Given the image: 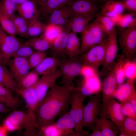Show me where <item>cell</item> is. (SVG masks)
<instances>
[{
  "label": "cell",
  "instance_id": "43",
  "mask_svg": "<svg viewBox=\"0 0 136 136\" xmlns=\"http://www.w3.org/2000/svg\"><path fill=\"white\" fill-rule=\"evenodd\" d=\"M34 51L27 41L21 43L13 57H18L27 59Z\"/></svg>",
  "mask_w": 136,
  "mask_h": 136
},
{
  "label": "cell",
  "instance_id": "47",
  "mask_svg": "<svg viewBox=\"0 0 136 136\" xmlns=\"http://www.w3.org/2000/svg\"><path fill=\"white\" fill-rule=\"evenodd\" d=\"M123 5L125 9L132 11H136V0H120Z\"/></svg>",
  "mask_w": 136,
  "mask_h": 136
},
{
  "label": "cell",
  "instance_id": "15",
  "mask_svg": "<svg viewBox=\"0 0 136 136\" xmlns=\"http://www.w3.org/2000/svg\"><path fill=\"white\" fill-rule=\"evenodd\" d=\"M73 16L70 5H66L52 12L49 15L47 24L60 26L64 30L67 27L70 19Z\"/></svg>",
  "mask_w": 136,
  "mask_h": 136
},
{
  "label": "cell",
  "instance_id": "40",
  "mask_svg": "<svg viewBox=\"0 0 136 136\" xmlns=\"http://www.w3.org/2000/svg\"><path fill=\"white\" fill-rule=\"evenodd\" d=\"M125 59L124 56L122 54L115 64V75L118 87L124 83L125 76L123 65Z\"/></svg>",
  "mask_w": 136,
  "mask_h": 136
},
{
  "label": "cell",
  "instance_id": "45",
  "mask_svg": "<svg viewBox=\"0 0 136 136\" xmlns=\"http://www.w3.org/2000/svg\"><path fill=\"white\" fill-rule=\"evenodd\" d=\"M20 103L19 100H12L0 94V104L13 111L16 110Z\"/></svg>",
  "mask_w": 136,
  "mask_h": 136
},
{
  "label": "cell",
  "instance_id": "3",
  "mask_svg": "<svg viewBox=\"0 0 136 136\" xmlns=\"http://www.w3.org/2000/svg\"><path fill=\"white\" fill-rule=\"evenodd\" d=\"M81 33L82 43L79 55L101 43L107 38V35L96 20L89 23Z\"/></svg>",
  "mask_w": 136,
  "mask_h": 136
},
{
  "label": "cell",
  "instance_id": "31",
  "mask_svg": "<svg viewBox=\"0 0 136 136\" xmlns=\"http://www.w3.org/2000/svg\"><path fill=\"white\" fill-rule=\"evenodd\" d=\"M116 25L121 29H125L136 26L135 13L122 14L113 18Z\"/></svg>",
  "mask_w": 136,
  "mask_h": 136
},
{
  "label": "cell",
  "instance_id": "59",
  "mask_svg": "<svg viewBox=\"0 0 136 136\" xmlns=\"http://www.w3.org/2000/svg\"><path fill=\"white\" fill-rule=\"evenodd\" d=\"M101 0V1L102 2L105 3L106 2L109 1H119L120 0Z\"/></svg>",
  "mask_w": 136,
  "mask_h": 136
},
{
  "label": "cell",
  "instance_id": "30",
  "mask_svg": "<svg viewBox=\"0 0 136 136\" xmlns=\"http://www.w3.org/2000/svg\"><path fill=\"white\" fill-rule=\"evenodd\" d=\"M47 24L45 29L40 37L52 44L64 30V28L58 25L51 24Z\"/></svg>",
  "mask_w": 136,
  "mask_h": 136
},
{
  "label": "cell",
  "instance_id": "57",
  "mask_svg": "<svg viewBox=\"0 0 136 136\" xmlns=\"http://www.w3.org/2000/svg\"><path fill=\"white\" fill-rule=\"evenodd\" d=\"M16 4L22 3L28 0H12Z\"/></svg>",
  "mask_w": 136,
  "mask_h": 136
},
{
  "label": "cell",
  "instance_id": "10",
  "mask_svg": "<svg viewBox=\"0 0 136 136\" xmlns=\"http://www.w3.org/2000/svg\"><path fill=\"white\" fill-rule=\"evenodd\" d=\"M21 43L16 37L7 33L0 25V52L6 65Z\"/></svg>",
  "mask_w": 136,
  "mask_h": 136
},
{
  "label": "cell",
  "instance_id": "36",
  "mask_svg": "<svg viewBox=\"0 0 136 136\" xmlns=\"http://www.w3.org/2000/svg\"><path fill=\"white\" fill-rule=\"evenodd\" d=\"M95 16V20L99 23L107 35L115 28V23L113 18L100 14H96Z\"/></svg>",
  "mask_w": 136,
  "mask_h": 136
},
{
  "label": "cell",
  "instance_id": "12",
  "mask_svg": "<svg viewBox=\"0 0 136 136\" xmlns=\"http://www.w3.org/2000/svg\"><path fill=\"white\" fill-rule=\"evenodd\" d=\"M61 76V73L58 69L54 72L42 75L40 78L35 86L39 104L44 98L48 90L55 84L57 80Z\"/></svg>",
  "mask_w": 136,
  "mask_h": 136
},
{
  "label": "cell",
  "instance_id": "50",
  "mask_svg": "<svg viewBox=\"0 0 136 136\" xmlns=\"http://www.w3.org/2000/svg\"><path fill=\"white\" fill-rule=\"evenodd\" d=\"M15 26V28L22 26L28 23V21L19 15H15L11 19Z\"/></svg>",
  "mask_w": 136,
  "mask_h": 136
},
{
  "label": "cell",
  "instance_id": "24",
  "mask_svg": "<svg viewBox=\"0 0 136 136\" xmlns=\"http://www.w3.org/2000/svg\"><path fill=\"white\" fill-rule=\"evenodd\" d=\"M125 9L123 4L118 1H110L106 2L100 14L114 18L123 14Z\"/></svg>",
  "mask_w": 136,
  "mask_h": 136
},
{
  "label": "cell",
  "instance_id": "46",
  "mask_svg": "<svg viewBox=\"0 0 136 136\" xmlns=\"http://www.w3.org/2000/svg\"><path fill=\"white\" fill-rule=\"evenodd\" d=\"M96 74H98V73L96 72L93 68L90 66L84 64L81 74L84 78H89Z\"/></svg>",
  "mask_w": 136,
  "mask_h": 136
},
{
  "label": "cell",
  "instance_id": "28",
  "mask_svg": "<svg viewBox=\"0 0 136 136\" xmlns=\"http://www.w3.org/2000/svg\"><path fill=\"white\" fill-rule=\"evenodd\" d=\"M80 43L76 33L72 31L68 34L65 52L68 58L78 57L79 55Z\"/></svg>",
  "mask_w": 136,
  "mask_h": 136
},
{
  "label": "cell",
  "instance_id": "33",
  "mask_svg": "<svg viewBox=\"0 0 136 136\" xmlns=\"http://www.w3.org/2000/svg\"><path fill=\"white\" fill-rule=\"evenodd\" d=\"M39 76L33 69L29 71L18 84L17 88L25 89L34 86L40 79Z\"/></svg>",
  "mask_w": 136,
  "mask_h": 136
},
{
  "label": "cell",
  "instance_id": "21",
  "mask_svg": "<svg viewBox=\"0 0 136 136\" xmlns=\"http://www.w3.org/2000/svg\"><path fill=\"white\" fill-rule=\"evenodd\" d=\"M15 92L24 99L29 111L34 112L39 104L35 86L25 89L17 88Z\"/></svg>",
  "mask_w": 136,
  "mask_h": 136
},
{
  "label": "cell",
  "instance_id": "44",
  "mask_svg": "<svg viewBox=\"0 0 136 136\" xmlns=\"http://www.w3.org/2000/svg\"><path fill=\"white\" fill-rule=\"evenodd\" d=\"M120 109L124 117H128L136 120V112L128 101L120 102Z\"/></svg>",
  "mask_w": 136,
  "mask_h": 136
},
{
  "label": "cell",
  "instance_id": "2",
  "mask_svg": "<svg viewBox=\"0 0 136 136\" xmlns=\"http://www.w3.org/2000/svg\"><path fill=\"white\" fill-rule=\"evenodd\" d=\"M86 97L74 87L71 95L70 100L71 108L69 113L75 123V132L71 136H88L89 133L83 128L82 122L84 107L83 103Z\"/></svg>",
  "mask_w": 136,
  "mask_h": 136
},
{
  "label": "cell",
  "instance_id": "41",
  "mask_svg": "<svg viewBox=\"0 0 136 136\" xmlns=\"http://www.w3.org/2000/svg\"><path fill=\"white\" fill-rule=\"evenodd\" d=\"M0 9L7 16L12 19L17 11L16 4L12 0H2L0 2Z\"/></svg>",
  "mask_w": 136,
  "mask_h": 136
},
{
  "label": "cell",
  "instance_id": "58",
  "mask_svg": "<svg viewBox=\"0 0 136 136\" xmlns=\"http://www.w3.org/2000/svg\"><path fill=\"white\" fill-rule=\"evenodd\" d=\"M0 64L6 65L5 63L4 59L0 52Z\"/></svg>",
  "mask_w": 136,
  "mask_h": 136
},
{
  "label": "cell",
  "instance_id": "38",
  "mask_svg": "<svg viewBox=\"0 0 136 136\" xmlns=\"http://www.w3.org/2000/svg\"><path fill=\"white\" fill-rule=\"evenodd\" d=\"M0 25L2 29L9 34L16 37L15 26L12 19L4 14L0 9Z\"/></svg>",
  "mask_w": 136,
  "mask_h": 136
},
{
  "label": "cell",
  "instance_id": "26",
  "mask_svg": "<svg viewBox=\"0 0 136 136\" xmlns=\"http://www.w3.org/2000/svg\"><path fill=\"white\" fill-rule=\"evenodd\" d=\"M97 119L100 124L102 136H116L120 134L119 127L103 115L100 114Z\"/></svg>",
  "mask_w": 136,
  "mask_h": 136
},
{
  "label": "cell",
  "instance_id": "7",
  "mask_svg": "<svg viewBox=\"0 0 136 136\" xmlns=\"http://www.w3.org/2000/svg\"><path fill=\"white\" fill-rule=\"evenodd\" d=\"M107 43V37L102 43L81 54L80 58L84 64L91 67L98 74V69L104 62Z\"/></svg>",
  "mask_w": 136,
  "mask_h": 136
},
{
  "label": "cell",
  "instance_id": "5",
  "mask_svg": "<svg viewBox=\"0 0 136 136\" xmlns=\"http://www.w3.org/2000/svg\"><path fill=\"white\" fill-rule=\"evenodd\" d=\"M84 64L78 57L65 58L60 60L58 69L62 77L61 83L63 85H73L74 80L80 75Z\"/></svg>",
  "mask_w": 136,
  "mask_h": 136
},
{
  "label": "cell",
  "instance_id": "54",
  "mask_svg": "<svg viewBox=\"0 0 136 136\" xmlns=\"http://www.w3.org/2000/svg\"><path fill=\"white\" fill-rule=\"evenodd\" d=\"M10 110L4 105L0 104V114L8 112Z\"/></svg>",
  "mask_w": 136,
  "mask_h": 136
},
{
  "label": "cell",
  "instance_id": "27",
  "mask_svg": "<svg viewBox=\"0 0 136 136\" xmlns=\"http://www.w3.org/2000/svg\"><path fill=\"white\" fill-rule=\"evenodd\" d=\"M38 134L43 136H71L75 132L74 130H64L58 128L55 122L48 125L39 127Z\"/></svg>",
  "mask_w": 136,
  "mask_h": 136
},
{
  "label": "cell",
  "instance_id": "39",
  "mask_svg": "<svg viewBox=\"0 0 136 136\" xmlns=\"http://www.w3.org/2000/svg\"><path fill=\"white\" fill-rule=\"evenodd\" d=\"M123 69L125 77L128 79L135 80L136 78V61L135 60L125 59Z\"/></svg>",
  "mask_w": 136,
  "mask_h": 136
},
{
  "label": "cell",
  "instance_id": "48",
  "mask_svg": "<svg viewBox=\"0 0 136 136\" xmlns=\"http://www.w3.org/2000/svg\"><path fill=\"white\" fill-rule=\"evenodd\" d=\"M12 93L3 85L0 84V94L11 99L19 100L18 98L13 96Z\"/></svg>",
  "mask_w": 136,
  "mask_h": 136
},
{
  "label": "cell",
  "instance_id": "25",
  "mask_svg": "<svg viewBox=\"0 0 136 136\" xmlns=\"http://www.w3.org/2000/svg\"><path fill=\"white\" fill-rule=\"evenodd\" d=\"M75 0H48L40 7L39 11L43 16L49 15L55 10L70 5Z\"/></svg>",
  "mask_w": 136,
  "mask_h": 136
},
{
  "label": "cell",
  "instance_id": "11",
  "mask_svg": "<svg viewBox=\"0 0 136 136\" xmlns=\"http://www.w3.org/2000/svg\"><path fill=\"white\" fill-rule=\"evenodd\" d=\"M114 98H111L105 103H101L100 114L113 121L119 128L125 117L121 112L120 103Z\"/></svg>",
  "mask_w": 136,
  "mask_h": 136
},
{
  "label": "cell",
  "instance_id": "6",
  "mask_svg": "<svg viewBox=\"0 0 136 136\" xmlns=\"http://www.w3.org/2000/svg\"><path fill=\"white\" fill-rule=\"evenodd\" d=\"M102 95L99 93L88 96L84 107L82 124L83 127L91 129L100 114Z\"/></svg>",
  "mask_w": 136,
  "mask_h": 136
},
{
  "label": "cell",
  "instance_id": "20",
  "mask_svg": "<svg viewBox=\"0 0 136 136\" xmlns=\"http://www.w3.org/2000/svg\"><path fill=\"white\" fill-rule=\"evenodd\" d=\"M95 15H74L70 19L66 28L65 30L76 33H81Z\"/></svg>",
  "mask_w": 136,
  "mask_h": 136
},
{
  "label": "cell",
  "instance_id": "60",
  "mask_svg": "<svg viewBox=\"0 0 136 136\" xmlns=\"http://www.w3.org/2000/svg\"><path fill=\"white\" fill-rule=\"evenodd\" d=\"M87 1H88L96 3L95 2V0H85Z\"/></svg>",
  "mask_w": 136,
  "mask_h": 136
},
{
  "label": "cell",
  "instance_id": "18",
  "mask_svg": "<svg viewBox=\"0 0 136 136\" xmlns=\"http://www.w3.org/2000/svg\"><path fill=\"white\" fill-rule=\"evenodd\" d=\"M16 6L19 15L28 22L33 19H38L39 12L37 6L32 0H28L16 4Z\"/></svg>",
  "mask_w": 136,
  "mask_h": 136
},
{
  "label": "cell",
  "instance_id": "32",
  "mask_svg": "<svg viewBox=\"0 0 136 136\" xmlns=\"http://www.w3.org/2000/svg\"><path fill=\"white\" fill-rule=\"evenodd\" d=\"M119 128V136H136V120L129 117H125Z\"/></svg>",
  "mask_w": 136,
  "mask_h": 136
},
{
  "label": "cell",
  "instance_id": "42",
  "mask_svg": "<svg viewBox=\"0 0 136 136\" xmlns=\"http://www.w3.org/2000/svg\"><path fill=\"white\" fill-rule=\"evenodd\" d=\"M46 52L34 51L27 58L30 69H34L38 66L46 57Z\"/></svg>",
  "mask_w": 136,
  "mask_h": 136
},
{
  "label": "cell",
  "instance_id": "1",
  "mask_svg": "<svg viewBox=\"0 0 136 136\" xmlns=\"http://www.w3.org/2000/svg\"><path fill=\"white\" fill-rule=\"evenodd\" d=\"M74 87L55 84L48 90L34 112L39 127L53 123L58 116L67 111Z\"/></svg>",
  "mask_w": 136,
  "mask_h": 136
},
{
  "label": "cell",
  "instance_id": "51",
  "mask_svg": "<svg viewBox=\"0 0 136 136\" xmlns=\"http://www.w3.org/2000/svg\"><path fill=\"white\" fill-rule=\"evenodd\" d=\"M97 119L91 129L92 132L90 134L89 136H102L100 124Z\"/></svg>",
  "mask_w": 136,
  "mask_h": 136
},
{
  "label": "cell",
  "instance_id": "49",
  "mask_svg": "<svg viewBox=\"0 0 136 136\" xmlns=\"http://www.w3.org/2000/svg\"><path fill=\"white\" fill-rule=\"evenodd\" d=\"M28 22L20 26L15 28L16 35L27 38L29 37L28 34Z\"/></svg>",
  "mask_w": 136,
  "mask_h": 136
},
{
  "label": "cell",
  "instance_id": "55",
  "mask_svg": "<svg viewBox=\"0 0 136 136\" xmlns=\"http://www.w3.org/2000/svg\"><path fill=\"white\" fill-rule=\"evenodd\" d=\"M35 3L37 6L40 7L44 3L48 0H32Z\"/></svg>",
  "mask_w": 136,
  "mask_h": 136
},
{
  "label": "cell",
  "instance_id": "35",
  "mask_svg": "<svg viewBox=\"0 0 136 136\" xmlns=\"http://www.w3.org/2000/svg\"><path fill=\"white\" fill-rule=\"evenodd\" d=\"M47 25L38 20L35 19L28 22V34L29 37H36L41 35L44 31Z\"/></svg>",
  "mask_w": 136,
  "mask_h": 136
},
{
  "label": "cell",
  "instance_id": "13",
  "mask_svg": "<svg viewBox=\"0 0 136 136\" xmlns=\"http://www.w3.org/2000/svg\"><path fill=\"white\" fill-rule=\"evenodd\" d=\"M7 64L11 75L17 84L31 70L27 59L25 58L13 57Z\"/></svg>",
  "mask_w": 136,
  "mask_h": 136
},
{
  "label": "cell",
  "instance_id": "56",
  "mask_svg": "<svg viewBox=\"0 0 136 136\" xmlns=\"http://www.w3.org/2000/svg\"><path fill=\"white\" fill-rule=\"evenodd\" d=\"M7 130L3 126H0V136H5Z\"/></svg>",
  "mask_w": 136,
  "mask_h": 136
},
{
  "label": "cell",
  "instance_id": "16",
  "mask_svg": "<svg viewBox=\"0 0 136 136\" xmlns=\"http://www.w3.org/2000/svg\"><path fill=\"white\" fill-rule=\"evenodd\" d=\"M77 88L86 97L99 93L101 90V83L98 74L89 78H84L81 85Z\"/></svg>",
  "mask_w": 136,
  "mask_h": 136
},
{
  "label": "cell",
  "instance_id": "17",
  "mask_svg": "<svg viewBox=\"0 0 136 136\" xmlns=\"http://www.w3.org/2000/svg\"><path fill=\"white\" fill-rule=\"evenodd\" d=\"M70 6L74 15H95L98 9L96 3L85 0H75Z\"/></svg>",
  "mask_w": 136,
  "mask_h": 136
},
{
  "label": "cell",
  "instance_id": "8",
  "mask_svg": "<svg viewBox=\"0 0 136 136\" xmlns=\"http://www.w3.org/2000/svg\"><path fill=\"white\" fill-rule=\"evenodd\" d=\"M117 31L116 28L107 35V43L103 67L99 73L104 77L116 63L115 59L118 53V46L117 41Z\"/></svg>",
  "mask_w": 136,
  "mask_h": 136
},
{
  "label": "cell",
  "instance_id": "22",
  "mask_svg": "<svg viewBox=\"0 0 136 136\" xmlns=\"http://www.w3.org/2000/svg\"><path fill=\"white\" fill-rule=\"evenodd\" d=\"M134 80L128 79L119 86L115 93L114 98L121 102L127 101L136 95L134 86Z\"/></svg>",
  "mask_w": 136,
  "mask_h": 136
},
{
  "label": "cell",
  "instance_id": "34",
  "mask_svg": "<svg viewBox=\"0 0 136 136\" xmlns=\"http://www.w3.org/2000/svg\"><path fill=\"white\" fill-rule=\"evenodd\" d=\"M60 115L57 121L54 122L57 127L63 130H74L75 127V122L69 112H64Z\"/></svg>",
  "mask_w": 136,
  "mask_h": 136
},
{
  "label": "cell",
  "instance_id": "37",
  "mask_svg": "<svg viewBox=\"0 0 136 136\" xmlns=\"http://www.w3.org/2000/svg\"><path fill=\"white\" fill-rule=\"evenodd\" d=\"M27 41L34 50L41 51L46 52L49 49L52 44L40 37L31 38Z\"/></svg>",
  "mask_w": 136,
  "mask_h": 136
},
{
  "label": "cell",
  "instance_id": "23",
  "mask_svg": "<svg viewBox=\"0 0 136 136\" xmlns=\"http://www.w3.org/2000/svg\"><path fill=\"white\" fill-rule=\"evenodd\" d=\"M60 60L53 57H46L34 69L40 75L52 73L59 67Z\"/></svg>",
  "mask_w": 136,
  "mask_h": 136
},
{
  "label": "cell",
  "instance_id": "14",
  "mask_svg": "<svg viewBox=\"0 0 136 136\" xmlns=\"http://www.w3.org/2000/svg\"><path fill=\"white\" fill-rule=\"evenodd\" d=\"M115 64L109 71L101 83L102 103L110 98H114L118 88L115 73Z\"/></svg>",
  "mask_w": 136,
  "mask_h": 136
},
{
  "label": "cell",
  "instance_id": "9",
  "mask_svg": "<svg viewBox=\"0 0 136 136\" xmlns=\"http://www.w3.org/2000/svg\"><path fill=\"white\" fill-rule=\"evenodd\" d=\"M120 29L118 42L122 54L125 59H131L136 52V26Z\"/></svg>",
  "mask_w": 136,
  "mask_h": 136
},
{
  "label": "cell",
  "instance_id": "29",
  "mask_svg": "<svg viewBox=\"0 0 136 136\" xmlns=\"http://www.w3.org/2000/svg\"><path fill=\"white\" fill-rule=\"evenodd\" d=\"M0 84L12 93L15 92L17 83L11 75L6 65L0 64Z\"/></svg>",
  "mask_w": 136,
  "mask_h": 136
},
{
  "label": "cell",
  "instance_id": "53",
  "mask_svg": "<svg viewBox=\"0 0 136 136\" xmlns=\"http://www.w3.org/2000/svg\"><path fill=\"white\" fill-rule=\"evenodd\" d=\"M130 104L136 112V95L127 101Z\"/></svg>",
  "mask_w": 136,
  "mask_h": 136
},
{
  "label": "cell",
  "instance_id": "4",
  "mask_svg": "<svg viewBox=\"0 0 136 136\" xmlns=\"http://www.w3.org/2000/svg\"><path fill=\"white\" fill-rule=\"evenodd\" d=\"M13 123L24 130V134L27 136L38 135L39 126L35 113L28 111L25 112L15 110L7 117Z\"/></svg>",
  "mask_w": 136,
  "mask_h": 136
},
{
  "label": "cell",
  "instance_id": "19",
  "mask_svg": "<svg viewBox=\"0 0 136 136\" xmlns=\"http://www.w3.org/2000/svg\"><path fill=\"white\" fill-rule=\"evenodd\" d=\"M69 32L64 30L54 41L49 49L51 56L66 58L65 48Z\"/></svg>",
  "mask_w": 136,
  "mask_h": 136
},
{
  "label": "cell",
  "instance_id": "52",
  "mask_svg": "<svg viewBox=\"0 0 136 136\" xmlns=\"http://www.w3.org/2000/svg\"><path fill=\"white\" fill-rule=\"evenodd\" d=\"M3 126L7 131H13L19 129V127L11 122L7 118L5 121Z\"/></svg>",
  "mask_w": 136,
  "mask_h": 136
}]
</instances>
